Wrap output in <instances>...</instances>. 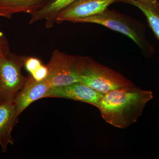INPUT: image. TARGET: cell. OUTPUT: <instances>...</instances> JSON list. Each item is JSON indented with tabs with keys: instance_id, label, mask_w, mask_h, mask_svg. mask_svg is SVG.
<instances>
[{
	"instance_id": "1",
	"label": "cell",
	"mask_w": 159,
	"mask_h": 159,
	"mask_svg": "<svg viewBox=\"0 0 159 159\" xmlns=\"http://www.w3.org/2000/svg\"><path fill=\"white\" fill-rule=\"evenodd\" d=\"M153 98L152 91L136 86L122 88L105 94L98 109L106 122L125 129L136 122L146 103Z\"/></svg>"
},
{
	"instance_id": "2",
	"label": "cell",
	"mask_w": 159,
	"mask_h": 159,
	"mask_svg": "<svg viewBox=\"0 0 159 159\" xmlns=\"http://www.w3.org/2000/svg\"><path fill=\"white\" fill-rule=\"evenodd\" d=\"M71 22L93 23L101 25L129 37L145 54L150 55L154 52L153 47L146 39L144 25L116 10L107 9L100 14L74 20Z\"/></svg>"
},
{
	"instance_id": "3",
	"label": "cell",
	"mask_w": 159,
	"mask_h": 159,
	"mask_svg": "<svg viewBox=\"0 0 159 159\" xmlns=\"http://www.w3.org/2000/svg\"><path fill=\"white\" fill-rule=\"evenodd\" d=\"M80 82L104 94L117 89L135 86L124 75L89 56L84 57Z\"/></svg>"
},
{
	"instance_id": "4",
	"label": "cell",
	"mask_w": 159,
	"mask_h": 159,
	"mask_svg": "<svg viewBox=\"0 0 159 159\" xmlns=\"http://www.w3.org/2000/svg\"><path fill=\"white\" fill-rule=\"evenodd\" d=\"M84 56L53 51L46 66L48 75L46 78L51 88L60 87L80 82Z\"/></svg>"
},
{
	"instance_id": "5",
	"label": "cell",
	"mask_w": 159,
	"mask_h": 159,
	"mask_svg": "<svg viewBox=\"0 0 159 159\" xmlns=\"http://www.w3.org/2000/svg\"><path fill=\"white\" fill-rule=\"evenodd\" d=\"M26 56L10 53L0 56V103L13 102L28 77L22 73Z\"/></svg>"
},
{
	"instance_id": "6",
	"label": "cell",
	"mask_w": 159,
	"mask_h": 159,
	"mask_svg": "<svg viewBox=\"0 0 159 159\" xmlns=\"http://www.w3.org/2000/svg\"><path fill=\"white\" fill-rule=\"evenodd\" d=\"M105 94L80 82L60 87L51 88L44 98H63L85 102L99 108Z\"/></svg>"
},
{
	"instance_id": "7",
	"label": "cell",
	"mask_w": 159,
	"mask_h": 159,
	"mask_svg": "<svg viewBox=\"0 0 159 159\" xmlns=\"http://www.w3.org/2000/svg\"><path fill=\"white\" fill-rule=\"evenodd\" d=\"M119 0H77L57 16L56 23L71 22L102 13L109 6Z\"/></svg>"
},
{
	"instance_id": "8",
	"label": "cell",
	"mask_w": 159,
	"mask_h": 159,
	"mask_svg": "<svg viewBox=\"0 0 159 159\" xmlns=\"http://www.w3.org/2000/svg\"><path fill=\"white\" fill-rule=\"evenodd\" d=\"M51 88L46 80L37 81L31 76L28 77L23 88L13 100L18 116L31 103L43 98Z\"/></svg>"
},
{
	"instance_id": "9",
	"label": "cell",
	"mask_w": 159,
	"mask_h": 159,
	"mask_svg": "<svg viewBox=\"0 0 159 159\" xmlns=\"http://www.w3.org/2000/svg\"><path fill=\"white\" fill-rule=\"evenodd\" d=\"M18 122V116L13 102L0 103V145L3 152L6 153L9 144L14 145L11 132Z\"/></svg>"
},
{
	"instance_id": "10",
	"label": "cell",
	"mask_w": 159,
	"mask_h": 159,
	"mask_svg": "<svg viewBox=\"0 0 159 159\" xmlns=\"http://www.w3.org/2000/svg\"><path fill=\"white\" fill-rule=\"evenodd\" d=\"M53 0H0V15L11 19L13 14L29 13L41 9Z\"/></svg>"
},
{
	"instance_id": "11",
	"label": "cell",
	"mask_w": 159,
	"mask_h": 159,
	"mask_svg": "<svg viewBox=\"0 0 159 159\" xmlns=\"http://www.w3.org/2000/svg\"><path fill=\"white\" fill-rule=\"evenodd\" d=\"M77 0H53L41 9L31 14L29 24L45 21L47 28L53 27L57 16L64 10Z\"/></svg>"
},
{
	"instance_id": "12",
	"label": "cell",
	"mask_w": 159,
	"mask_h": 159,
	"mask_svg": "<svg viewBox=\"0 0 159 159\" xmlns=\"http://www.w3.org/2000/svg\"><path fill=\"white\" fill-rule=\"evenodd\" d=\"M136 7L146 17L149 27L159 40V5L148 4L138 0H119Z\"/></svg>"
},
{
	"instance_id": "13",
	"label": "cell",
	"mask_w": 159,
	"mask_h": 159,
	"mask_svg": "<svg viewBox=\"0 0 159 159\" xmlns=\"http://www.w3.org/2000/svg\"><path fill=\"white\" fill-rule=\"evenodd\" d=\"M42 64L41 61L39 58L26 56L24 67L30 75H31Z\"/></svg>"
},
{
	"instance_id": "14",
	"label": "cell",
	"mask_w": 159,
	"mask_h": 159,
	"mask_svg": "<svg viewBox=\"0 0 159 159\" xmlns=\"http://www.w3.org/2000/svg\"><path fill=\"white\" fill-rule=\"evenodd\" d=\"M48 75V69L46 65H42L31 76L37 81L46 80Z\"/></svg>"
},
{
	"instance_id": "15",
	"label": "cell",
	"mask_w": 159,
	"mask_h": 159,
	"mask_svg": "<svg viewBox=\"0 0 159 159\" xmlns=\"http://www.w3.org/2000/svg\"><path fill=\"white\" fill-rule=\"evenodd\" d=\"M10 53L9 42L5 34L0 31V56Z\"/></svg>"
},
{
	"instance_id": "16",
	"label": "cell",
	"mask_w": 159,
	"mask_h": 159,
	"mask_svg": "<svg viewBox=\"0 0 159 159\" xmlns=\"http://www.w3.org/2000/svg\"><path fill=\"white\" fill-rule=\"evenodd\" d=\"M140 2H143L148 4L159 5V0H138Z\"/></svg>"
},
{
	"instance_id": "17",
	"label": "cell",
	"mask_w": 159,
	"mask_h": 159,
	"mask_svg": "<svg viewBox=\"0 0 159 159\" xmlns=\"http://www.w3.org/2000/svg\"><path fill=\"white\" fill-rule=\"evenodd\" d=\"M0 16H1V15H0Z\"/></svg>"
}]
</instances>
